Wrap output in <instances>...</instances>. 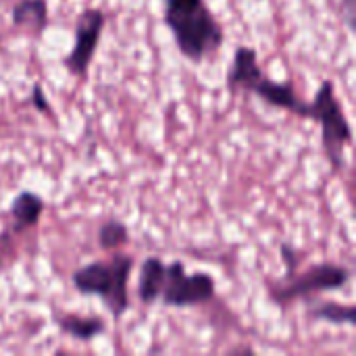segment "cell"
Segmentation results:
<instances>
[{
  "mask_svg": "<svg viewBox=\"0 0 356 356\" xmlns=\"http://www.w3.org/2000/svg\"><path fill=\"white\" fill-rule=\"evenodd\" d=\"M165 23L192 63H202L223 44V29L204 0H165Z\"/></svg>",
  "mask_w": 356,
  "mask_h": 356,
  "instance_id": "6da1fadb",
  "label": "cell"
},
{
  "mask_svg": "<svg viewBox=\"0 0 356 356\" xmlns=\"http://www.w3.org/2000/svg\"><path fill=\"white\" fill-rule=\"evenodd\" d=\"M134 269V259L127 254H115L111 263L96 261L73 273V286L81 294L100 296L115 319L129 309L127 284Z\"/></svg>",
  "mask_w": 356,
  "mask_h": 356,
  "instance_id": "7a4b0ae2",
  "label": "cell"
},
{
  "mask_svg": "<svg viewBox=\"0 0 356 356\" xmlns=\"http://www.w3.org/2000/svg\"><path fill=\"white\" fill-rule=\"evenodd\" d=\"M309 117L321 125L323 148L334 169H342L344 165V148L353 144V129L342 111V104L336 98L334 83L323 81L315 94V100L309 104Z\"/></svg>",
  "mask_w": 356,
  "mask_h": 356,
  "instance_id": "3957f363",
  "label": "cell"
},
{
  "mask_svg": "<svg viewBox=\"0 0 356 356\" xmlns=\"http://www.w3.org/2000/svg\"><path fill=\"white\" fill-rule=\"evenodd\" d=\"M348 282H350V271L346 267L334 263H321V265H313L300 275L294 273L292 277H288V284L275 286L271 290V298H275L280 305H286L296 298L340 290Z\"/></svg>",
  "mask_w": 356,
  "mask_h": 356,
  "instance_id": "277c9868",
  "label": "cell"
},
{
  "mask_svg": "<svg viewBox=\"0 0 356 356\" xmlns=\"http://www.w3.org/2000/svg\"><path fill=\"white\" fill-rule=\"evenodd\" d=\"M215 296V280L209 273L188 275L181 261L165 265V284L161 290V300L165 307H194L209 302Z\"/></svg>",
  "mask_w": 356,
  "mask_h": 356,
  "instance_id": "5b68a950",
  "label": "cell"
},
{
  "mask_svg": "<svg viewBox=\"0 0 356 356\" xmlns=\"http://www.w3.org/2000/svg\"><path fill=\"white\" fill-rule=\"evenodd\" d=\"M102 29H104V13L100 8H86L79 15L75 25V44L65 56V67L69 69V73L81 79L86 77L88 67L98 48Z\"/></svg>",
  "mask_w": 356,
  "mask_h": 356,
  "instance_id": "8992f818",
  "label": "cell"
},
{
  "mask_svg": "<svg viewBox=\"0 0 356 356\" xmlns=\"http://www.w3.org/2000/svg\"><path fill=\"white\" fill-rule=\"evenodd\" d=\"M252 94L263 98L267 104H273L277 108L290 111L298 117H309V104H305L296 94L292 83H280L273 79H267L265 75L259 79V83L252 88Z\"/></svg>",
  "mask_w": 356,
  "mask_h": 356,
  "instance_id": "52a82bcc",
  "label": "cell"
},
{
  "mask_svg": "<svg viewBox=\"0 0 356 356\" xmlns=\"http://www.w3.org/2000/svg\"><path fill=\"white\" fill-rule=\"evenodd\" d=\"M261 77H263V71L257 60V50H252L248 46L236 48L234 63H232V69L227 75V88L232 92H236V90L252 92V88L259 83Z\"/></svg>",
  "mask_w": 356,
  "mask_h": 356,
  "instance_id": "ba28073f",
  "label": "cell"
},
{
  "mask_svg": "<svg viewBox=\"0 0 356 356\" xmlns=\"http://www.w3.org/2000/svg\"><path fill=\"white\" fill-rule=\"evenodd\" d=\"M44 213V200L33 192H21L10 204V217H13V229L25 232L38 225L40 217Z\"/></svg>",
  "mask_w": 356,
  "mask_h": 356,
  "instance_id": "9c48e42d",
  "label": "cell"
},
{
  "mask_svg": "<svg viewBox=\"0 0 356 356\" xmlns=\"http://www.w3.org/2000/svg\"><path fill=\"white\" fill-rule=\"evenodd\" d=\"M163 284H165V263L156 257H148L140 269V282H138L140 300L144 305H152L154 300H159Z\"/></svg>",
  "mask_w": 356,
  "mask_h": 356,
  "instance_id": "30bf717a",
  "label": "cell"
},
{
  "mask_svg": "<svg viewBox=\"0 0 356 356\" xmlns=\"http://www.w3.org/2000/svg\"><path fill=\"white\" fill-rule=\"evenodd\" d=\"M13 23L19 27H29L42 33L48 25V4L46 0H21L13 6Z\"/></svg>",
  "mask_w": 356,
  "mask_h": 356,
  "instance_id": "8fae6325",
  "label": "cell"
},
{
  "mask_svg": "<svg viewBox=\"0 0 356 356\" xmlns=\"http://www.w3.org/2000/svg\"><path fill=\"white\" fill-rule=\"evenodd\" d=\"M63 334L73 336L81 342H90L96 336L104 334V321L100 317H79V315H63L56 319Z\"/></svg>",
  "mask_w": 356,
  "mask_h": 356,
  "instance_id": "7c38bea8",
  "label": "cell"
},
{
  "mask_svg": "<svg viewBox=\"0 0 356 356\" xmlns=\"http://www.w3.org/2000/svg\"><path fill=\"white\" fill-rule=\"evenodd\" d=\"M311 317L325 319L336 325H355L356 309L348 307V305H338V302H323V305H315L311 309Z\"/></svg>",
  "mask_w": 356,
  "mask_h": 356,
  "instance_id": "4fadbf2b",
  "label": "cell"
},
{
  "mask_svg": "<svg viewBox=\"0 0 356 356\" xmlns=\"http://www.w3.org/2000/svg\"><path fill=\"white\" fill-rule=\"evenodd\" d=\"M127 238H129V232H127L125 223H121L117 219L104 221L98 229V242H100V248H104V250H113V248L125 244Z\"/></svg>",
  "mask_w": 356,
  "mask_h": 356,
  "instance_id": "5bb4252c",
  "label": "cell"
},
{
  "mask_svg": "<svg viewBox=\"0 0 356 356\" xmlns=\"http://www.w3.org/2000/svg\"><path fill=\"white\" fill-rule=\"evenodd\" d=\"M282 261L286 265V271H288V277H292L298 269V263H300V257L296 254V250L290 246V244H282Z\"/></svg>",
  "mask_w": 356,
  "mask_h": 356,
  "instance_id": "9a60e30c",
  "label": "cell"
},
{
  "mask_svg": "<svg viewBox=\"0 0 356 356\" xmlns=\"http://www.w3.org/2000/svg\"><path fill=\"white\" fill-rule=\"evenodd\" d=\"M340 10L344 13V21H346V25H348L350 29H355V10H356L355 0H342Z\"/></svg>",
  "mask_w": 356,
  "mask_h": 356,
  "instance_id": "2e32d148",
  "label": "cell"
},
{
  "mask_svg": "<svg viewBox=\"0 0 356 356\" xmlns=\"http://www.w3.org/2000/svg\"><path fill=\"white\" fill-rule=\"evenodd\" d=\"M31 96H33V106H35L38 111H42V113H48V102H46V98H44V92H42V88H40V83L33 86Z\"/></svg>",
  "mask_w": 356,
  "mask_h": 356,
  "instance_id": "e0dca14e",
  "label": "cell"
},
{
  "mask_svg": "<svg viewBox=\"0 0 356 356\" xmlns=\"http://www.w3.org/2000/svg\"><path fill=\"white\" fill-rule=\"evenodd\" d=\"M0 42H2V35H0Z\"/></svg>",
  "mask_w": 356,
  "mask_h": 356,
  "instance_id": "ac0fdd59",
  "label": "cell"
}]
</instances>
